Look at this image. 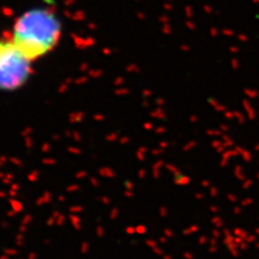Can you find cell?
Listing matches in <instances>:
<instances>
[{"label": "cell", "mask_w": 259, "mask_h": 259, "mask_svg": "<svg viewBox=\"0 0 259 259\" xmlns=\"http://www.w3.org/2000/svg\"><path fill=\"white\" fill-rule=\"evenodd\" d=\"M60 32L55 14L47 9H35L16 21L11 41L31 61L51 52L57 46Z\"/></svg>", "instance_id": "cell-1"}, {"label": "cell", "mask_w": 259, "mask_h": 259, "mask_svg": "<svg viewBox=\"0 0 259 259\" xmlns=\"http://www.w3.org/2000/svg\"><path fill=\"white\" fill-rule=\"evenodd\" d=\"M30 74V60L11 40L0 41V89L22 86Z\"/></svg>", "instance_id": "cell-2"}]
</instances>
